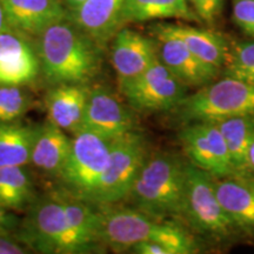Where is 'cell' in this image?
I'll list each match as a JSON object with an SVG mask.
<instances>
[{"mask_svg":"<svg viewBox=\"0 0 254 254\" xmlns=\"http://www.w3.org/2000/svg\"><path fill=\"white\" fill-rule=\"evenodd\" d=\"M17 226V219L7 209L0 206V233L7 234L9 231Z\"/></svg>","mask_w":254,"mask_h":254,"instance_id":"4dcf8cb0","label":"cell"},{"mask_svg":"<svg viewBox=\"0 0 254 254\" xmlns=\"http://www.w3.org/2000/svg\"><path fill=\"white\" fill-rule=\"evenodd\" d=\"M173 111L184 124L254 117V84L228 77L215 79L187 94Z\"/></svg>","mask_w":254,"mask_h":254,"instance_id":"277c9868","label":"cell"},{"mask_svg":"<svg viewBox=\"0 0 254 254\" xmlns=\"http://www.w3.org/2000/svg\"><path fill=\"white\" fill-rule=\"evenodd\" d=\"M41 71L30 36L9 28L0 33V85L26 86Z\"/></svg>","mask_w":254,"mask_h":254,"instance_id":"7c38bea8","label":"cell"},{"mask_svg":"<svg viewBox=\"0 0 254 254\" xmlns=\"http://www.w3.org/2000/svg\"><path fill=\"white\" fill-rule=\"evenodd\" d=\"M231 2L234 24L254 39V0H231Z\"/></svg>","mask_w":254,"mask_h":254,"instance_id":"4316f807","label":"cell"},{"mask_svg":"<svg viewBox=\"0 0 254 254\" xmlns=\"http://www.w3.org/2000/svg\"><path fill=\"white\" fill-rule=\"evenodd\" d=\"M124 4L125 0H86L72 12L71 20L104 45L123 26Z\"/></svg>","mask_w":254,"mask_h":254,"instance_id":"e0dca14e","label":"cell"},{"mask_svg":"<svg viewBox=\"0 0 254 254\" xmlns=\"http://www.w3.org/2000/svg\"><path fill=\"white\" fill-rule=\"evenodd\" d=\"M179 140L190 163L214 178L233 176L226 141L215 122L185 124Z\"/></svg>","mask_w":254,"mask_h":254,"instance_id":"30bf717a","label":"cell"},{"mask_svg":"<svg viewBox=\"0 0 254 254\" xmlns=\"http://www.w3.org/2000/svg\"><path fill=\"white\" fill-rule=\"evenodd\" d=\"M147 157L148 148L145 136L136 131L111 140L107 170L91 202L110 205L129 196Z\"/></svg>","mask_w":254,"mask_h":254,"instance_id":"ba28073f","label":"cell"},{"mask_svg":"<svg viewBox=\"0 0 254 254\" xmlns=\"http://www.w3.org/2000/svg\"><path fill=\"white\" fill-rule=\"evenodd\" d=\"M26 249L21 246L18 241L9 238L7 234L0 233V254H23Z\"/></svg>","mask_w":254,"mask_h":254,"instance_id":"f546056e","label":"cell"},{"mask_svg":"<svg viewBox=\"0 0 254 254\" xmlns=\"http://www.w3.org/2000/svg\"><path fill=\"white\" fill-rule=\"evenodd\" d=\"M31 95L24 86L0 85V123L17 122L31 106Z\"/></svg>","mask_w":254,"mask_h":254,"instance_id":"484cf974","label":"cell"},{"mask_svg":"<svg viewBox=\"0 0 254 254\" xmlns=\"http://www.w3.org/2000/svg\"><path fill=\"white\" fill-rule=\"evenodd\" d=\"M23 240L43 253L75 254L92 251L73 228L56 194L40 199L32 206Z\"/></svg>","mask_w":254,"mask_h":254,"instance_id":"8992f818","label":"cell"},{"mask_svg":"<svg viewBox=\"0 0 254 254\" xmlns=\"http://www.w3.org/2000/svg\"><path fill=\"white\" fill-rule=\"evenodd\" d=\"M155 19H180L190 23H201L189 0H125L123 25Z\"/></svg>","mask_w":254,"mask_h":254,"instance_id":"7402d4cb","label":"cell"},{"mask_svg":"<svg viewBox=\"0 0 254 254\" xmlns=\"http://www.w3.org/2000/svg\"><path fill=\"white\" fill-rule=\"evenodd\" d=\"M37 38L41 72L53 86L87 84L100 72L101 45L72 20L51 25Z\"/></svg>","mask_w":254,"mask_h":254,"instance_id":"6da1fadb","label":"cell"},{"mask_svg":"<svg viewBox=\"0 0 254 254\" xmlns=\"http://www.w3.org/2000/svg\"><path fill=\"white\" fill-rule=\"evenodd\" d=\"M249 160H250V168H251V173H252V177L254 178V139L251 144V148H250V155H249Z\"/></svg>","mask_w":254,"mask_h":254,"instance_id":"836d02e7","label":"cell"},{"mask_svg":"<svg viewBox=\"0 0 254 254\" xmlns=\"http://www.w3.org/2000/svg\"><path fill=\"white\" fill-rule=\"evenodd\" d=\"M189 1H190V0H189Z\"/></svg>","mask_w":254,"mask_h":254,"instance_id":"e575fe53","label":"cell"},{"mask_svg":"<svg viewBox=\"0 0 254 254\" xmlns=\"http://www.w3.org/2000/svg\"><path fill=\"white\" fill-rule=\"evenodd\" d=\"M201 23L213 25L220 17L225 0H190Z\"/></svg>","mask_w":254,"mask_h":254,"instance_id":"83f0119b","label":"cell"},{"mask_svg":"<svg viewBox=\"0 0 254 254\" xmlns=\"http://www.w3.org/2000/svg\"><path fill=\"white\" fill-rule=\"evenodd\" d=\"M120 91L128 104L142 112L174 110L187 95V87L160 59L138 77L120 82Z\"/></svg>","mask_w":254,"mask_h":254,"instance_id":"9c48e42d","label":"cell"},{"mask_svg":"<svg viewBox=\"0 0 254 254\" xmlns=\"http://www.w3.org/2000/svg\"><path fill=\"white\" fill-rule=\"evenodd\" d=\"M38 128L39 125L19 120L0 123V167L21 166L31 163Z\"/></svg>","mask_w":254,"mask_h":254,"instance_id":"603a6c76","label":"cell"},{"mask_svg":"<svg viewBox=\"0 0 254 254\" xmlns=\"http://www.w3.org/2000/svg\"><path fill=\"white\" fill-rule=\"evenodd\" d=\"M85 1L86 0H62L63 5L65 6V8L67 9L69 13H72L75 9H78Z\"/></svg>","mask_w":254,"mask_h":254,"instance_id":"1f68e13d","label":"cell"},{"mask_svg":"<svg viewBox=\"0 0 254 254\" xmlns=\"http://www.w3.org/2000/svg\"><path fill=\"white\" fill-rule=\"evenodd\" d=\"M111 58L119 84L128 81L159 59L157 41L131 28H120L113 37Z\"/></svg>","mask_w":254,"mask_h":254,"instance_id":"5bb4252c","label":"cell"},{"mask_svg":"<svg viewBox=\"0 0 254 254\" xmlns=\"http://www.w3.org/2000/svg\"><path fill=\"white\" fill-rule=\"evenodd\" d=\"M9 27L39 37L51 25L68 19L62 0H1Z\"/></svg>","mask_w":254,"mask_h":254,"instance_id":"9a60e30c","label":"cell"},{"mask_svg":"<svg viewBox=\"0 0 254 254\" xmlns=\"http://www.w3.org/2000/svg\"><path fill=\"white\" fill-rule=\"evenodd\" d=\"M91 88L87 84H62L53 86L46 97L49 120L74 134L80 131Z\"/></svg>","mask_w":254,"mask_h":254,"instance_id":"2e32d148","label":"cell"},{"mask_svg":"<svg viewBox=\"0 0 254 254\" xmlns=\"http://www.w3.org/2000/svg\"><path fill=\"white\" fill-rule=\"evenodd\" d=\"M155 26L179 38L194 55L218 68L224 67L231 40L219 32L185 24H155Z\"/></svg>","mask_w":254,"mask_h":254,"instance_id":"d6986e66","label":"cell"},{"mask_svg":"<svg viewBox=\"0 0 254 254\" xmlns=\"http://www.w3.org/2000/svg\"><path fill=\"white\" fill-rule=\"evenodd\" d=\"M99 239L117 251L131 250L142 241H155L172 254L198 252L194 238L185 228L161 221L140 209L116 208L99 211Z\"/></svg>","mask_w":254,"mask_h":254,"instance_id":"7a4b0ae2","label":"cell"},{"mask_svg":"<svg viewBox=\"0 0 254 254\" xmlns=\"http://www.w3.org/2000/svg\"><path fill=\"white\" fill-rule=\"evenodd\" d=\"M132 113L116 94L104 87L91 90L81 129L113 140L135 131Z\"/></svg>","mask_w":254,"mask_h":254,"instance_id":"4fadbf2b","label":"cell"},{"mask_svg":"<svg viewBox=\"0 0 254 254\" xmlns=\"http://www.w3.org/2000/svg\"><path fill=\"white\" fill-rule=\"evenodd\" d=\"M131 252L138 254H172L170 249L155 241H142L131 247Z\"/></svg>","mask_w":254,"mask_h":254,"instance_id":"f1b7e54d","label":"cell"},{"mask_svg":"<svg viewBox=\"0 0 254 254\" xmlns=\"http://www.w3.org/2000/svg\"><path fill=\"white\" fill-rule=\"evenodd\" d=\"M180 218L192 230L212 238L224 239L237 230L219 201L214 177L190 161L186 163Z\"/></svg>","mask_w":254,"mask_h":254,"instance_id":"5b68a950","label":"cell"},{"mask_svg":"<svg viewBox=\"0 0 254 254\" xmlns=\"http://www.w3.org/2000/svg\"><path fill=\"white\" fill-rule=\"evenodd\" d=\"M72 139L65 129L47 120L39 125L31 155V164L43 172L60 174L71 151Z\"/></svg>","mask_w":254,"mask_h":254,"instance_id":"ffe728a7","label":"cell"},{"mask_svg":"<svg viewBox=\"0 0 254 254\" xmlns=\"http://www.w3.org/2000/svg\"><path fill=\"white\" fill-rule=\"evenodd\" d=\"M151 30L157 41L160 62L187 87H202L221 74L220 68L200 59L179 38L160 30L155 25Z\"/></svg>","mask_w":254,"mask_h":254,"instance_id":"8fae6325","label":"cell"},{"mask_svg":"<svg viewBox=\"0 0 254 254\" xmlns=\"http://www.w3.org/2000/svg\"><path fill=\"white\" fill-rule=\"evenodd\" d=\"M218 199L237 230H254V178H214Z\"/></svg>","mask_w":254,"mask_h":254,"instance_id":"ac0fdd59","label":"cell"},{"mask_svg":"<svg viewBox=\"0 0 254 254\" xmlns=\"http://www.w3.org/2000/svg\"><path fill=\"white\" fill-rule=\"evenodd\" d=\"M9 28L11 27H9L7 19H6L4 7H2V2L1 0H0V33L6 30H9Z\"/></svg>","mask_w":254,"mask_h":254,"instance_id":"d6a6232c","label":"cell"},{"mask_svg":"<svg viewBox=\"0 0 254 254\" xmlns=\"http://www.w3.org/2000/svg\"><path fill=\"white\" fill-rule=\"evenodd\" d=\"M215 123L226 141L233 176L253 178L249 155L251 144L254 139V117H234Z\"/></svg>","mask_w":254,"mask_h":254,"instance_id":"44dd1931","label":"cell"},{"mask_svg":"<svg viewBox=\"0 0 254 254\" xmlns=\"http://www.w3.org/2000/svg\"><path fill=\"white\" fill-rule=\"evenodd\" d=\"M33 198V183L25 167H0V206L7 211H19Z\"/></svg>","mask_w":254,"mask_h":254,"instance_id":"cb8c5ba5","label":"cell"},{"mask_svg":"<svg viewBox=\"0 0 254 254\" xmlns=\"http://www.w3.org/2000/svg\"><path fill=\"white\" fill-rule=\"evenodd\" d=\"M111 140L80 129L72 138L71 151L60 178L67 192L91 202L110 161Z\"/></svg>","mask_w":254,"mask_h":254,"instance_id":"52a82bcc","label":"cell"},{"mask_svg":"<svg viewBox=\"0 0 254 254\" xmlns=\"http://www.w3.org/2000/svg\"><path fill=\"white\" fill-rule=\"evenodd\" d=\"M186 163L171 152L148 154L129 194L135 207L158 219L180 217Z\"/></svg>","mask_w":254,"mask_h":254,"instance_id":"3957f363","label":"cell"},{"mask_svg":"<svg viewBox=\"0 0 254 254\" xmlns=\"http://www.w3.org/2000/svg\"><path fill=\"white\" fill-rule=\"evenodd\" d=\"M221 75L254 84V40L231 41Z\"/></svg>","mask_w":254,"mask_h":254,"instance_id":"d4e9b609","label":"cell"}]
</instances>
